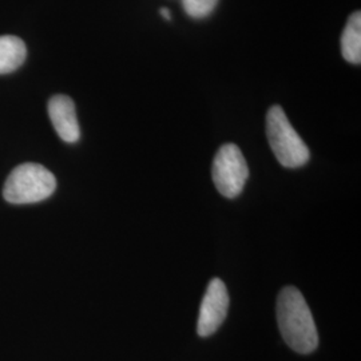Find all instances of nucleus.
Returning <instances> with one entry per match:
<instances>
[{"label": "nucleus", "mask_w": 361, "mask_h": 361, "mask_svg": "<svg viewBox=\"0 0 361 361\" xmlns=\"http://www.w3.org/2000/svg\"><path fill=\"white\" fill-rule=\"evenodd\" d=\"M277 323L285 343L297 353L308 355L319 345L317 328L302 293L284 288L277 298Z\"/></svg>", "instance_id": "obj_1"}, {"label": "nucleus", "mask_w": 361, "mask_h": 361, "mask_svg": "<svg viewBox=\"0 0 361 361\" xmlns=\"http://www.w3.org/2000/svg\"><path fill=\"white\" fill-rule=\"evenodd\" d=\"M49 116L58 135L67 143H75L80 138L75 104L67 95H54L49 102Z\"/></svg>", "instance_id": "obj_6"}, {"label": "nucleus", "mask_w": 361, "mask_h": 361, "mask_svg": "<svg viewBox=\"0 0 361 361\" xmlns=\"http://www.w3.org/2000/svg\"><path fill=\"white\" fill-rule=\"evenodd\" d=\"M159 13H161L162 16H165V19H166V20H170V19H171V16H170V13H169L168 8H161Z\"/></svg>", "instance_id": "obj_10"}, {"label": "nucleus", "mask_w": 361, "mask_h": 361, "mask_svg": "<svg viewBox=\"0 0 361 361\" xmlns=\"http://www.w3.org/2000/svg\"><path fill=\"white\" fill-rule=\"evenodd\" d=\"M267 137L273 154L284 168L297 169L310 161V149L290 125L281 106H273L267 116Z\"/></svg>", "instance_id": "obj_3"}, {"label": "nucleus", "mask_w": 361, "mask_h": 361, "mask_svg": "<svg viewBox=\"0 0 361 361\" xmlns=\"http://www.w3.org/2000/svg\"><path fill=\"white\" fill-rule=\"evenodd\" d=\"M229 310V293L221 279H213L207 285L200 307L197 332L201 337L213 335L225 322Z\"/></svg>", "instance_id": "obj_5"}, {"label": "nucleus", "mask_w": 361, "mask_h": 361, "mask_svg": "<svg viewBox=\"0 0 361 361\" xmlns=\"http://www.w3.org/2000/svg\"><path fill=\"white\" fill-rule=\"evenodd\" d=\"M212 177L216 189L226 198H235L243 193L249 177L245 157L234 143L219 147L213 161Z\"/></svg>", "instance_id": "obj_4"}, {"label": "nucleus", "mask_w": 361, "mask_h": 361, "mask_svg": "<svg viewBox=\"0 0 361 361\" xmlns=\"http://www.w3.org/2000/svg\"><path fill=\"white\" fill-rule=\"evenodd\" d=\"M219 0H182L185 13L194 19L207 18L214 11Z\"/></svg>", "instance_id": "obj_9"}, {"label": "nucleus", "mask_w": 361, "mask_h": 361, "mask_svg": "<svg viewBox=\"0 0 361 361\" xmlns=\"http://www.w3.org/2000/svg\"><path fill=\"white\" fill-rule=\"evenodd\" d=\"M56 178L49 169L38 164H23L13 169L4 183L3 197L13 205L37 204L51 197Z\"/></svg>", "instance_id": "obj_2"}, {"label": "nucleus", "mask_w": 361, "mask_h": 361, "mask_svg": "<svg viewBox=\"0 0 361 361\" xmlns=\"http://www.w3.org/2000/svg\"><path fill=\"white\" fill-rule=\"evenodd\" d=\"M341 54L345 61L352 65L361 62V13H353L349 16L348 23L341 35Z\"/></svg>", "instance_id": "obj_7"}, {"label": "nucleus", "mask_w": 361, "mask_h": 361, "mask_svg": "<svg viewBox=\"0 0 361 361\" xmlns=\"http://www.w3.org/2000/svg\"><path fill=\"white\" fill-rule=\"evenodd\" d=\"M27 49L25 42L18 37H0V74H8L23 65Z\"/></svg>", "instance_id": "obj_8"}]
</instances>
